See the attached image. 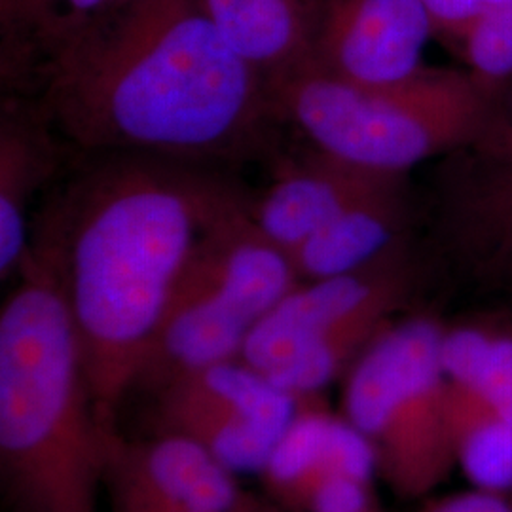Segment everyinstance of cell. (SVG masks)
<instances>
[{
    "label": "cell",
    "mask_w": 512,
    "mask_h": 512,
    "mask_svg": "<svg viewBox=\"0 0 512 512\" xmlns=\"http://www.w3.org/2000/svg\"><path fill=\"white\" fill-rule=\"evenodd\" d=\"M29 78L55 131L97 154L238 160L264 147L279 120L268 82L200 0H129Z\"/></svg>",
    "instance_id": "6da1fadb"
},
{
    "label": "cell",
    "mask_w": 512,
    "mask_h": 512,
    "mask_svg": "<svg viewBox=\"0 0 512 512\" xmlns=\"http://www.w3.org/2000/svg\"><path fill=\"white\" fill-rule=\"evenodd\" d=\"M37 222L73 311L101 421L137 385L167 302L200 239L249 202L198 164L101 154Z\"/></svg>",
    "instance_id": "7a4b0ae2"
},
{
    "label": "cell",
    "mask_w": 512,
    "mask_h": 512,
    "mask_svg": "<svg viewBox=\"0 0 512 512\" xmlns=\"http://www.w3.org/2000/svg\"><path fill=\"white\" fill-rule=\"evenodd\" d=\"M0 310V475L14 512H99L114 427L93 403L54 258L31 241Z\"/></svg>",
    "instance_id": "3957f363"
},
{
    "label": "cell",
    "mask_w": 512,
    "mask_h": 512,
    "mask_svg": "<svg viewBox=\"0 0 512 512\" xmlns=\"http://www.w3.org/2000/svg\"><path fill=\"white\" fill-rule=\"evenodd\" d=\"M490 95L467 71L435 67L380 86L310 67L272 86L279 120L291 122L311 147L385 175H408L467 143Z\"/></svg>",
    "instance_id": "277c9868"
},
{
    "label": "cell",
    "mask_w": 512,
    "mask_h": 512,
    "mask_svg": "<svg viewBox=\"0 0 512 512\" xmlns=\"http://www.w3.org/2000/svg\"><path fill=\"white\" fill-rule=\"evenodd\" d=\"M444 329L427 315L391 321L346 372L344 418L401 499L433 494L458 469Z\"/></svg>",
    "instance_id": "5b68a950"
},
{
    "label": "cell",
    "mask_w": 512,
    "mask_h": 512,
    "mask_svg": "<svg viewBox=\"0 0 512 512\" xmlns=\"http://www.w3.org/2000/svg\"><path fill=\"white\" fill-rule=\"evenodd\" d=\"M249 203L224 215L196 245L135 387L160 391L186 374L241 359L262 317L300 283L291 256L258 230Z\"/></svg>",
    "instance_id": "8992f818"
},
{
    "label": "cell",
    "mask_w": 512,
    "mask_h": 512,
    "mask_svg": "<svg viewBox=\"0 0 512 512\" xmlns=\"http://www.w3.org/2000/svg\"><path fill=\"white\" fill-rule=\"evenodd\" d=\"M414 281L410 245L357 272L300 281L249 334L241 361L300 399L319 397L395 321Z\"/></svg>",
    "instance_id": "52a82bcc"
},
{
    "label": "cell",
    "mask_w": 512,
    "mask_h": 512,
    "mask_svg": "<svg viewBox=\"0 0 512 512\" xmlns=\"http://www.w3.org/2000/svg\"><path fill=\"white\" fill-rule=\"evenodd\" d=\"M164 433L196 442L234 475H262L300 399L241 359L207 366L158 391Z\"/></svg>",
    "instance_id": "ba28073f"
},
{
    "label": "cell",
    "mask_w": 512,
    "mask_h": 512,
    "mask_svg": "<svg viewBox=\"0 0 512 512\" xmlns=\"http://www.w3.org/2000/svg\"><path fill=\"white\" fill-rule=\"evenodd\" d=\"M435 226L452 255L475 272L512 266V84L490 95L473 137L435 169Z\"/></svg>",
    "instance_id": "9c48e42d"
},
{
    "label": "cell",
    "mask_w": 512,
    "mask_h": 512,
    "mask_svg": "<svg viewBox=\"0 0 512 512\" xmlns=\"http://www.w3.org/2000/svg\"><path fill=\"white\" fill-rule=\"evenodd\" d=\"M437 38L423 0H319L313 65L355 84H395L421 73Z\"/></svg>",
    "instance_id": "30bf717a"
},
{
    "label": "cell",
    "mask_w": 512,
    "mask_h": 512,
    "mask_svg": "<svg viewBox=\"0 0 512 512\" xmlns=\"http://www.w3.org/2000/svg\"><path fill=\"white\" fill-rule=\"evenodd\" d=\"M220 461L192 440L164 433L133 444L112 435L105 486L114 511L275 512L247 494Z\"/></svg>",
    "instance_id": "8fae6325"
},
{
    "label": "cell",
    "mask_w": 512,
    "mask_h": 512,
    "mask_svg": "<svg viewBox=\"0 0 512 512\" xmlns=\"http://www.w3.org/2000/svg\"><path fill=\"white\" fill-rule=\"evenodd\" d=\"M393 177L340 162L311 147L277 165L272 183L249 203L258 230L287 255L327 222Z\"/></svg>",
    "instance_id": "7c38bea8"
},
{
    "label": "cell",
    "mask_w": 512,
    "mask_h": 512,
    "mask_svg": "<svg viewBox=\"0 0 512 512\" xmlns=\"http://www.w3.org/2000/svg\"><path fill=\"white\" fill-rule=\"evenodd\" d=\"M317 403L319 397H311L302 404L262 471L270 494L291 511L302 512L308 497L332 476L372 482L376 475L374 454L359 431Z\"/></svg>",
    "instance_id": "4fadbf2b"
},
{
    "label": "cell",
    "mask_w": 512,
    "mask_h": 512,
    "mask_svg": "<svg viewBox=\"0 0 512 512\" xmlns=\"http://www.w3.org/2000/svg\"><path fill=\"white\" fill-rule=\"evenodd\" d=\"M412 200L404 177L374 188L327 222L293 255L300 281L349 274L408 245Z\"/></svg>",
    "instance_id": "5bb4252c"
},
{
    "label": "cell",
    "mask_w": 512,
    "mask_h": 512,
    "mask_svg": "<svg viewBox=\"0 0 512 512\" xmlns=\"http://www.w3.org/2000/svg\"><path fill=\"white\" fill-rule=\"evenodd\" d=\"M200 6L270 90L313 65L319 0H200Z\"/></svg>",
    "instance_id": "9a60e30c"
},
{
    "label": "cell",
    "mask_w": 512,
    "mask_h": 512,
    "mask_svg": "<svg viewBox=\"0 0 512 512\" xmlns=\"http://www.w3.org/2000/svg\"><path fill=\"white\" fill-rule=\"evenodd\" d=\"M57 133L40 110L10 103L0 120V275H18L31 249L29 205L54 175Z\"/></svg>",
    "instance_id": "2e32d148"
},
{
    "label": "cell",
    "mask_w": 512,
    "mask_h": 512,
    "mask_svg": "<svg viewBox=\"0 0 512 512\" xmlns=\"http://www.w3.org/2000/svg\"><path fill=\"white\" fill-rule=\"evenodd\" d=\"M129 0H0L2 74L31 76L38 65L93 21Z\"/></svg>",
    "instance_id": "e0dca14e"
},
{
    "label": "cell",
    "mask_w": 512,
    "mask_h": 512,
    "mask_svg": "<svg viewBox=\"0 0 512 512\" xmlns=\"http://www.w3.org/2000/svg\"><path fill=\"white\" fill-rule=\"evenodd\" d=\"M442 363L452 384L465 387L512 423V330L446 327Z\"/></svg>",
    "instance_id": "ac0fdd59"
},
{
    "label": "cell",
    "mask_w": 512,
    "mask_h": 512,
    "mask_svg": "<svg viewBox=\"0 0 512 512\" xmlns=\"http://www.w3.org/2000/svg\"><path fill=\"white\" fill-rule=\"evenodd\" d=\"M450 384L458 467L476 488L505 492L512 486V423L465 387Z\"/></svg>",
    "instance_id": "d6986e66"
},
{
    "label": "cell",
    "mask_w": 512,
    "mask_h": 512,
    "mask_svg": "<svg viewBox=\"0 0 512 512\" xmlns=\"http://www.w3.org/2000/svg\"><path fill=\"white\" fill-rule=\"evenodd\" d=\"M444 42L488 92L512 84V8L478 19Z\"/></svg>",
    "instance_id": "ffe728a7"
},
{
    "label": "cell",
    "mask_w": 512,
    "mask_h": 512,
    "mask_svg": "<svg viewBox=\"0 0 512 512\" xmlns=\"http://www.w3.org/2000/svg\"><path fill=\"white\" fill-rule=\"evenodd\" d=\"M440 40L454 37L471 23L512 8V0H423Z\"/></svg>",
    "instance_id": "44dd1931"
},
{
    "label": "cell",
    "mask_w": 512,
    "mask_h": 512,
    "mask_svg": "<svg viewBox=\"0 0 512 512\" xmlns=\"http://www.w3.org/2000/svg\"><path fill=\"white\" fill-rule=\"evenodd\" d=\"M421 512H512V499L505 492L471 488L429 501Z\"/></svg>",
    "instance_id": "7402d4cb"
},
{
    "label": "cell",
    "mask_w": 512,
    "mask_h": 512,
    "mask_svg": "<svg viewBox=\"0 0 512 512\" xmlns=\"http://www.w3.org/2000/svg\"><path fill=\"white\" fill-rule=\"evenodd\" d=\"M114 512H188V511H177V509H120V511Z\"/></svg>",
    "instance_id": "603a6c76"
},
{
    "label": "cell",
    "mask_w": 512,
    "mask_h": 512,
    "mask_svg": "<svg viewBox=\"0 0 512 512\" xmlns=\"http://www.w3.org/2000/svg\"><path fill=\"white\" fill-rule=\"evenodd\" d=\"M505 279H509V281H511V285H512V266H511V270H509V272H507V275H505Z\"/></svg>",
    "instance_id": "cb8c5ba5"
}]
</instances>
